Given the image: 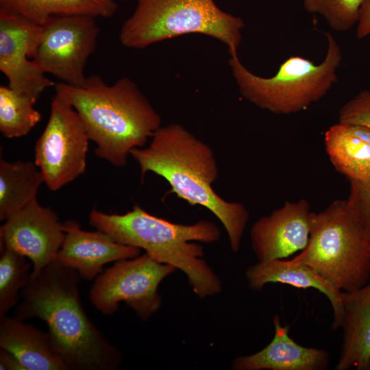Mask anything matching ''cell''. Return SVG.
<instances>
[{
	"label": "cell",
	"instance_id": "obj_1",
	"mask_svg": "<svg viewBox=\"0 0 370 370\" xmlns=\"http://www.w3.org/2000/svg\"><path fill=\"white\" fill-rule=\"evenodd\" d=\"M82 277L58 261L29 277L14 317L44 321L68 370H115L121 354L86 313L79 295Z\"/></svg>",
	"mask_w": 370,
	"mask_h": 370
},
{
	"label": "cell",
	"instance_id": "obj_2",
	"mask_svg": "<svg viewBox=\"0 0 370 370\" xmlns=\"http://www.w3.org/2000/svg\"><path fill=\"white\" fill-rule=\"evenodd\" d=\"M56 95L77 112L97 157L121 167L135 148L143 147L161 127V118L129 77L108 84L97 75L79 86L58 82Z\"/></svg>",
	"mask_w": 370,
	"mask_h": 370
},
{
	"label": "cell",
	"instance_id": "obj_3",
	"mask_svg": "<svg viewBox=\"0 0 370 370\" xmlns=\"http://www.w3.org/2000/svg\"><path fill=\"white\" fill-rule=\"evenodd\" d=\"M130 155L142 176L152 172L165 179L169 193L191 206L209 210L221 221L234 252L240 248L249 219L245 206L221 198L212 188L219 169L212 149L179 124L160 127L148 147L135 148Z\"/></svg>",
	"mask_w": 370,
	"mask_h": 370
},
{
	"label": "cell",
	"instance_id": "obj_4",
	"mask_svg": "<svg viewBox=\"0 0 370 370\" xmlns=\"http://www.w3.org/2000/svg\"><path fill=\"white\" fill-rule=\"evenodd\" d=\"M89 223L116 242L143 249L157 262L181 270L199 297L221 292V282L203 258L202 247L191 243L219 241L221 231L214 223L200 220L193 225L175 223L151 214L136 204L124 214H108L93 208Z\"/></svg>",
	"mask_w": 370,
	"mask_h": 370
},
{
	"label": "cell",
	"instance_id": "obj_5",
	"mask_svg": "<svg viewBox=\"0 0 370 370\" xmlns=\"http://www.w3.org/2000/svg\"><path fill=\"white\" fill-rule=\"evenodd\" d=\"M328 47L322 62L316 64L301 56H291L270 77L256 75L230 56L229 64L242 96L256 106L277 114L297 113L322 99L338 81L342 61L341 47L330 32H325Z\"/></svg>",
	"mask_w": 370,
	"mask_h": 370
},
{
	"label": "cell",
	"instance_id": "obj_6",
	"mask_svg": "<svg viewBox=\"0 0 370 370\" xmlns=\"http://www.w3.org/2000/svg\"><path fill=\"white\" fill-rule=\"evenodd\" d=\"M370 240L347 200L333 201L313 212L309 241L295 257L341 291H352L369 282Z\"/></svg>",
	"mask_w": 370,
	"mask_h": 370
},
{
	"label": "cell",
	"instance_id": "obj_7",
	"mask_svg": "<svg viewBox=\"0 0 370 370\" xmlns=\"http://www.w3.org/2000/svg\"><path fill=\"white\" fill-rule=\"evenodd\" d=\"M136 1V9L119 34L125 47L143 49L184 34H201L223 42L230 56L238 54L245 23L213 0Z\"/></svg>",
	"mask_w": 370,
	"mask_h": 370
},
{
	"label": "cell",
	"instance_id": "obj_8",
	"mask_svg": "<svg viewBox=\"0 0 370 370\" xmlns=\"http://www.w3.org/2000/svg\"><path fill=\"white\" fill-rule=\"evenodd\" d=\"M176 269L157 262L147 253L117 261L95 279L89 298L101 313L111 315L125 302L138 317L147 321L160 308V282Z\"/></svg>",
	"mask_w": 370,
	"mask_h": 370
},
{
	"label": "cell",
	"instance_id": "obj_9",
	"mask_svg": "<svg viewBox=\"0 0 370 370\" xmlns=\"http://www.w3.org/2000/svg\"><path fill=\"white\" fill-rule=\"evenodd\" d=\"M90 140L76 110L55 95L34 150V162L50 190H59L84 174Z\"/></svg>",
	"mask_w": 370,
	"mask_h": 370
},
{
	"label": "cell",
	"instance_id": "obj_10",
	"mask_svg": "<svg viewBox=\"0 0 370 370\" xmlns=\"http://www.w3.org/2000/svg\"><path fill=\"white\" fill-rule=\"evenodd\" d=\"M88 15L56 16L42 25L33 60L46 75L60 82L82 86L86 80L87 61L97 47L99 27Z\"/></svg>",
	"mask_w": 370,
	"mask_h": 370
},
{
	"label": "cell",
	"instance_id": "obj_11",
	"mask_svg": "<svg viewBox=\"0 0 370 370\" xmlns=\"http://www.w3.org/2000/svg\"><path fill=\"white\" fill-rule=\"evenodd\" d=\"M42 25L0 8V71L8 86L36 101L55 86L33 60Z\"/></svg>",
	"mask_w": 370,
	"mask_h": 370
},
{
	"label": "cell",
	"instance_id": "obj_12",
	"mask_svg": "<svg viewBox=\"0 0 370 370\" xmlns=\"http://www.w3.org/2000/svg\"><path fill=\"white\" fill-rule=\"evenodd\" d=\"M64 235L57 213L35 199L5 220L0 227L1 249H10L30 260V277H35L56 261Z\"/></svg>",
	"mask_w": 370,
	"mask_h": 370
},
{
	"label": "cell",
	"instance_id": "obj_13",
	"mask_svg": "<svg viewBox=\"0 0 370 370\" xmlns=\"http://www.w3.org/2000/svg\"><path fill=\"white\" fill-rule=\"evenodd\" d=\"M312 213L306 199L287 201L257 220L250 239L258 262L283 259L302 251L309 241Z\"/></svg>",
	"mask_w": 370,
	"mask_h": 370
},
{
	"label": "cell",
	"instance_id": "obj_14",
	"mask_svg": "<svg viewBox=\"0 0 370 370\" xmlns=\"http://www.w3.org/2000/svg\"><path fill=\"white\" fill-rule=\"evenodd\" d=\"M64 238L56 261L76 270L82 278L95 280L107 263L132 258L140 249L116 242L108 234L81 228L75 221L63 223Z\"/></svg>",
	"mask_w": 370,
	"mask_h": 370
},
{
	"label": "cell",
	"instance_id": "obj_15",
	"mask_svg": "<svg viewBox=\"0 0 370 370\" xmlns=\"http://www.w3.org/2000/svg\"><path fill=\"white\" fill-rule=\"evenodd\" d=\"M274 336L259 352L236 358L235 370H325L330 356L323 349L304 347L288 334L289 327L282 326L278 315L273 318Z\"/></svg>",
	"mask_w": 370,
	"mask_h": 370
},
{
	"label": "cell",
	"instance_id": "obj_16",
	"mask_svg": "<svg viewBox=\"0 0 370 370\" xmlns=\"http://www.w3.org/2000/svg\"><path fill=\"white\" fill-rule=\"evenodd\" d=\"M245 276L254 291L261 290L268 283L317 289L324 294L331 304L334 317L332 329L341 328L343 317V291L334 287L311 267L291 259H275L250 266L245 271Z\"/></svg>",
	"mask_w": 370,
	"mask_h": 370
},
{
	"label": "cell",
	"instance_id": "obj_17",
	"mask_svg": "<svg viewBox=\"0 0 370 370\" xmlns=\"http://www.w3.org/2000/svg\"><path fill=\"white\" fill-rule=\"evenodd\" d=\"M343 341L336 370H370V282L343 291Z\"/></svg>",
	"mask_w": 370,
	"mask_h": 370
},
{
	"label": "cell",
	"instance_id": "obj_18",
	"mask_svg": "<svg viewBox=\"0 0 370 370\" xmlns=\"http://www.w3.org/2000/svg\"><path fill=\"white\" fill-rule=\"evenodd\" d=\"M0 348L13 355L25 370H68L49 333L16 317L0 318Z\"/></svg>",
	"mask_w": 370,
	"mask_h": 370
},
{
	"label": "cell",
	"instance_id": "obj_19",
	"mask_svg": "<svg viewBox=\"0 0 370 370\" xmlns=\"http://www.w3.org/2000/svg\"><path fill=\"white\" fill-rule=\"evenodd\" d=\"M328 158L349 182L370 188V129L338 122L324 134Z\"/></svg>",
	"mask_w": 370,
	"mask_h": 370
},
{
	"label": "cell",
	"instance_id": "obj_20",
	"mask_svg": "<svg viewBox=\"0 0 370 370\" xmlns=\"http://www.w3.org/2000/svg\"><path fill=\"white\" fill-rule=\"evenodd\" d=\"M43 175L34 162L0 159V220L37 199Z\"/></svg>",
	"mask_w": 370,
	"mask_h": 370
},
{
	"label": "cell",
	"instance_id": "obj_21",
	"mask_svg": "<svg viewBox=\"0 0 370 370\" xmlns=\"http://www.w3.org/2000/svg\"><path fill=\"white\" fill-rule=\"evenodd\" d=\"M0 8L42 25L49 18L56 16L110 18L118 5L114 0H0Z\"/></svg>",
	"mask_w": 370,
	"mask_h": 370
},
{
	"label": "cell",
	"instance_id": "obj_22",
	"mask_svg": "<svg viewBox=\"0 0 370 370\" xmlns=\"http://www.w3.org/2000/svg\"><path fill=\"white\" fill-rule=\"evenodd\" d=\"M36 100L11 88L0 86V132L7 138L26 136L40 121L34 108Z\"/></svg>",
	"mask_w": 370,
	"mask_h": 370
},
{
	"label": "cell",
	"instance_id": "obj_23",
	"mask_svg": "<svg viewBox=\"0 0 370 370\" xmlns=\"http://www.w3.org/2000/svg\"><path fill=\"white\" fill-rule=\"evenodd\" d=\"M30 264L27 258L5 247L0 256V318L17 303L23 288L29 282Z\"/></svg>",
	"mask_w": 370,
	"mask_h": 370
},
{
	"label": "cell",
	"instance_id": "obj_24",
	"mask_svg": "<svg viewBox=\"0 0 370 370\" xmlns=\"http://www.w3.org/2000/svg\"><path fill=\"white\" fill-rule=\"evenodd\" d=\"M365 0H304V10L323 16L331 29L346 32L357 24Z\"/></svg>",
	"mask_w": 370,
	"mask_h": 370
},
{
	"label": "cell",
	"instance_id": "obj_25",
	"mask_svg": "<svg viewBox=\"0 0 370 370\" xmlns=\"http://www.w3.org/2000/svg\"><path fill=\"white\" fill-rule=\"evenodd\" d=\"M338 122L370 129V90H362L339 110Z\"/></svg>",
	"mask_w": 370,
	"mask_h": 370
},
{
	"label": "cell",
	"instance_id": "obj_26",
	"mask_svg": "<svg viewBox=\"0 0 370 370\" xmlns=\"http://www.w3.org/2000/svg\"><path fill=\"white\" fill-rule=\"evenodd\" d=\"M347 201L370 240V188L351 182Z\"/></svg>",
	"mask_w": 370,
	"mask_h": 370
},
{
	"label": "cell",
	"instance_id": "obj_27",
	"mask_svg": "<svg viewBox=\"0 0 370 370\" xmlns=\"http://www.w3.org/2000/svg\"><path fill=\"white\" fill-rule=\"evenodd\" d=\"M356 36L362 39L370 36V0H365L356 24Z\"/></svg>",
	"mask_w": 370,
	"mask_h": 370
},
{
	"label": "cell",
	"instance_id": "obj_28",
	"mask_svg": "<svg viewBox=\"0 0 370 370\" xmlns=\"http://www.w3.org/2000/svg\"><path fill=\"white\" fill-rule=\"evenodd\" d=\"M1 370H25L20 362L8 352L0 349Z\"/></svg>",
	"mask_w": 370,
	"mask_h": 370
},
{
	"label": "cell",
	"instance_id": "obj_29",
	"mask_svg": "<svg viewBox=\"0 0 370 370\" xmlns=\"http://www.w3.org/2000/svg\"><path fill=\"white\" fill-rule=\"evenodd\" d=\"M369 256H370V245H369Z\"/></svg>",
	"mask_w": 370,
	"mask_h": 370
},
{
	"label": "cell",
	"instance_id": "obj_30",
	"mask_svg": "<svg viewBox=\"0 0 370 370\" xmlns=\"http://www.w3.org/2000/svg\"><path fill=\"white\" fill-rule=\"evenodd\" d=\"M114 1H116V0H114ZM120 1H125V0H120Z\"/></svg>",
	"mask_w": 370,
	"mask_h": 370
}]
</instances>
